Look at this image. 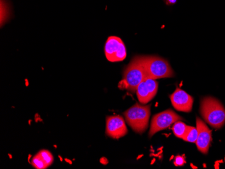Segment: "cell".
Returning a JSON list of instances; mask_svg holds the SVG:
<instances>
[{"mask_svg": "<svg viewBox=\"0 0 225 169\" xmlns=\"http://www.w3.org/2000/svg\"><path fill=\"white\" fill-rule=\"evenodd\" d=\"M146 79L147 76L145 69L139 56H135L125 68L123 80L119 83V87L121 89H126L130 93H134L139 84Z\"/></svg>", "mask_w": 225, "mask_h": 169, "instance_id": "obj_1", "label": "cell"}, {"mask_svg": "<svg viewBox=\"0 0 225 169\" xmlns=\"http://www.w3.org/2000/svg\"><path fill=\"white\" fill-rule=\"evenodd\" d=\"M200 113L206 122L216 129L222 127L225 123V109L215 98L205 97L202 99Z\"/></svg>", "mask_w": 225, "mask_h": 169, "instance_id": "obj_2", "label": "cell"}, {"mask_svg": "<svg viewBox=\"0 0 225 169\" xmlns=\"http://www.w3.org/2000/svg\"><path fill=\"white\" fill-rule=\"evenodd\" d=\"M139 59L145 69L147 78L156 80L174 76L170 64L165 59L158 56H139Z\"/></svg>", "mask_w": 225, "mask_h": 169, "instance_id": "obj_3", "label": "cell"}, {"mask_svg": "<svg viewBox=\"0 0 225 169\" xmlns=\"http://www.w3.org/2000/svg\"><path fill=\"white\" fill-rule=\"evenodd\" d=\"M123 115L125 120L131 129L136 133L142 134L148 128L150 115V105L144 106L135 104L126 111Z\"/></svg>", "mask_w": 225, "mask_h": 169, "instance_id": "obj_4", "label": "cell"}, {"mask_svg": "<svg viewBox=\"0 0 225 169\" xmlns=\"http://www.w3.org/2000/svg\"><path fill=\"white\" fill-rule=\"evenodd\" d=\"M183 119L181 117L178 115L171 109L161 112L154 115L151 121L149 137L151 138L158 131L163 130L171 126L176 121Z\"/></svg>", "mask_w": 225, "mask_h": 169, "instance_id": "obj_5", "label": "cell"}, {"mask_svg": "<svg viewBox=\"0 0 225 169\" xmlns=\"http://www.w3.org/2000/svg\"><path fill=\"white\" fill-rule=\"evenodd\" d=\"M105 54L107 60L117 62L124 60L127 56L124 43L117 36H109L105 45Z\"/></svg>", "mask_w": 225, "mask_h": 169, "instance_id": "obj_6", "label": "cell"}, {"mask_svg": "<svg viewBox=\"0 0 225 169\" xmlns=\"http://www.w3.org/2000/svg\"><path fill=\"white\" fill-rule=\"evenodd\" d=\"M127 128L123 117L120 115L109 116L106 119V134L108 136L119 139L127 134Z\"/></svg>", "mask_w": 225, "mask_h": 169, "instance_id": "obj_7", "label": "cell"}, {"mask_svg": "<svg viewBox=\"0 0 225 169\" xmlns=\"http://www.w3.org/2000/svg\"><path fill=\"white\" fill-rule=\"evenodd\" d=\"M158 84L156 80L147 78L139 84L136 90L138 101L142 104H146L152 100L158 91Z\"/></svg>", "mask_w": 225, "mask_h": 169, "instance_id": "obj_8", "label": "cell"}, {"mask_svg": "<svg viewBox=\"0 0 225 169\" xmlns=\"http://www.w3.org/2000/svg\"><path fill=\"white\" fill-rule=\"evenodd\" d=\"M170 98L173 107L179 111L189 113L192 109L194 98L179 88H177Z\"/></svg>", "mask_w": 225, "mask_h": 169, "instance_id": "obj_9", "label": "cell"}, {"mask_svg": "<svg viewBox=\"0 0 225 169\" xmlns=\"http://www.w3.org/2000/svg\"><path fill=\"white\" fill-rule=\"evenodd\" d=\"M196 127L198 136L195 144L198 149L203 154H207L212 141V131L200 118L197 117Z\"/></svg>", "mask_w": 225, "mask_h": 169, "instance_id": "obj_10", "label": "cell"}, {"mask_svg": "<svg viewBox=\"0 0 225 169\" xmlns=\"http://www.w3.org/2000/svg\"><path fill=\"white\" fill-rule=\"evenodd\" d=\"M190 126H187L185 123H183L182 121H177L173 123L172 130L176 137L183 139L185 136L187 131H189Z\"/></svg>", "mask_w": 225, "mask_h": 169, "instance_id": "obj_11", "label": "cell"}, {"mask_svg": "<svg viewBox=\"0 0 225 169\" xmlns=\"http://www.w3.org/2000/svg\"><path fill=\"white\" fill-rule=\"evenodd\" d=\"M41 159L43 160L44 163L46 164V166L48 167L52 164L53 162V156L49 151L46 150H42L37 153Z\"/></svg>", "mask_w": 225, "mask_h": 169, "instance_id": "obj_12", "label": "cell"}, {"mask_svg": "<svg viewBox=\"0 0 225 169\" xmlns=\"http://www.w3.org/2000/svg\"><path fill=\"white\" fill-rule=\"evenodd\" d=\"M198 131L197 127L190 126L189 131H187L186 135L184 137V138L183 139L186 142L194 143L196 142L197 139H198Z\"/></svg>", "mask_w": 225, "mask_h": 169, "instance_id": "obj_13", "label": "cell"}, {"mask_svg": "<svg viewBox=\"0 0 225 169\" xmlns=\"http://www.w3.org/2000/svg\"><path fill=\"white\" fill-rule=\"evenodd\" d=\"M31 164L33 167L38 169H45L47 168L46 164L44 163L43 160L41 159V158L40 157L38 154H36V155L32 158V159L31 160Z\"/></svg>", "mask_w": 225, "mask_h": 169, "instance_id": "obj_14", "label": "cell"}, {"mask_svg": "<svg viewBox=\"0 0 225 169\" xmlns=\"http://www.w3.org/2000/svg\"><path fill=\"white\" fill-rule=\"evenodd\" d=\"M185 163V158L181 156H178L175 158L174 164L175 166H182Z\"/></svg>", "mask_w": 225, "mask_h": 169, "instance_id": "obj_15", "label": "cell"}, {"mask_svg": "<svg viewBox=\"0 0 225 169\" xmlns=\"http://www.w3.org/2000/svg\"><path fill=\"white\" fill-rule=\"evenodd\" d=\"M164 1L167 5H173L176 3V2H177V0H164Z\"/></svg>", "mask_w": 225, "mask_h": 169, "instance_id": "obj_16", "label": "cell"}]
</instances>
